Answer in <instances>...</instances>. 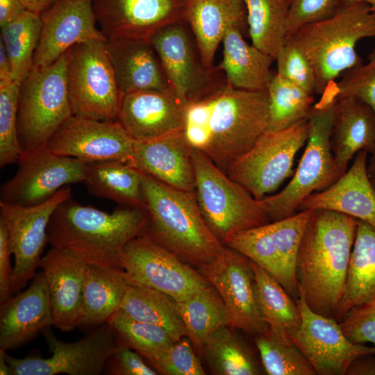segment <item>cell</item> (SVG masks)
I'll return each mask as SVG.
<instances>
[{"mask_svg": "<svg viewBox=\"0 0 375 375\" xmlns=\"http://www.w3.org/2000/svg\"><path fill=\"white\" fill-rule=\"evenodd\" d=\"M367 151H358L352 165L336 182L308 196L297 210H334L375 228V192L367 175Z\"/></svg>", "mask_w": 375, "mask_h": 375, "instance_id": "cell-27", "label": "cell"}, {"mask_svg": "<svg viewBox=\"0 0 375 375\" xmlns=\"http://www.w3.org/2000/svg\"><path fill=\"white\" fill-rule=\"evenodd\" d=\"M107 323L119 344L137 351L147 359L176 342L162 327L135 319L121 309Z\"/></svg>", "mask_w": 375, "mask_h": 375, "instance_id": "cell-41", "label": "cell"}, {"mask_svg": "<svg viewBox=\"0 0 375 375\" xmlns=\"http://www.w3.org/2000/svg\"><path fill=\"white\" fill-rule=\"evenodd\" d=\"M106 48L122 97L141 91L171 90L149 40L107 39Z\"/></svg>", "mask_w": 375, "mask_h": 375, "instance_id": "cell-26", "label": "cell"}, {"mask_svg": "<svg viewBox=\"0 0 375 375\" xmlns=\"http://www.w3.org/2000/svg\"><path fill=\"white\" fill-rule=\"evenodd\" d=\"M289 38L309 60L315 94H322L338 77L363 63L356 45L375 38V12L365 2L345 3L332 17L304 25Z\"/></svg>", "mask_w": 375, "mask_h": 375, "instance_id": "cell-5", "label": "cell"}, {"mask_svg": "<svg viewBox=\"0 0 375 375\" xmlns=\"http://www.w3.org/2000/svg\"><path fill=\"white\" fill-rule=\"evenodd\" d=\"M268 102L267 89L245 90L225 83L186 105L185 138L226 173L230 165L250 150L266 131Z\"/></svg>", "mask_w": 375, "mask_h": 375, "instance_id": "cell-1", "label": "cell"}, {"mask_svg": "<svg viewBox=\"0 0 375 375\" xmlns=\"http://www.w3.org/2000/svg\"><path fill=\"white\" fill-rule=\"evenodd\" d=\"M245 29L238 25L228 29L222 42V60L217 67L228 85L245 90H264L274 76L270 68L274 59L247 42L242 34Z\"/></svg>", "mask_w": 375, "mask_h": 375, "instance_id": "cell-30", "label": "cell"}, {"mask_svg": "<svg viewBox=\"0 0 375 375\" xmlns=\"http://www.w3.org/2000/svg\"><path fill=\"white\" fill-rule=\"evenodd\" d=\"M374 295L375 228L358 219L345 290L338 309V322L345 317L352 307Z\"/></svg>", "mask_w": 375, "mask_h": 375, "instance_id": "cell-33", "label": "cell"}, {"mask_svg": "<svg viewBox=\"0 0 375 375\" xmlns=\"http://www.w3.org/2000/svg\"><path fill=\"white\" fill-rule=\"evenodd\" d=\"M135 140L117 121H100L73 115L46 143L52 152L84 163L105 160L129 162Z\"/></svg>", "mask_w": 375, "mask_h": 375, "instance_id": "cell-19", "label": "cell"}, {"mask_svg": "<svg viewBox=\"0 0 375 375\" xmlns=\"http://www.w3.org/2000/svg\"><path fill=\"white\" fill-rule=\"evenodd\" d=\"M88 264L75 253L51 247L40 267L45 278L56 328L68 332L81 325Z\"/></svg>", "mask_w": 375, "mask_h": 375, "instance_id": "cell-22", "label": "cell"}, {"mask_svg": "<svg viewBox=\"0 0 375 375\" xmlns=\"http://www.w3.org/2000/svg\"><path fill=\"white\" fill-rule=\"evenodd\" d=\"M12 254L6 226L0 219V303L13 295L10 256Z\"/></svg>", "mask_w": 375, "mask_h": 375, "instance_id": "cell-50", "label": "cell"}, {"mask_svg": "<svg viewBox=\"0 0 375 375\" xmlns=\"http://www.w3.org/2000/svg\"><path fill=\"white\" fill-rule=\"evenodd\" d=\"M190 0H93L99 30L107 39L149 40L164 27L185 20Z\"/></svg>", "mask_w": 375, "mask_h": 375, "instance_id": "cell-20", "label": "cell"}, {"mask_svg": "<svg viewBox=\"0 0 375 375\" xmlns=\"http://www.w3.org/2000/svg\"><path fill=\"white\" fill-rule=\"evenodd\" d=\"M301 323L290 342L306 356L319 375H346L353 360L375 354V347L356 344L344 333L340 322L313 312L302 296L296 300Z\"/></svg>", "mask_w": 375, "mask_h": 375, "instance_id": "cell-18", "label": "cell"}, {"mask_svg": "<svg viewBox=\"0 0 375 375\" xmlns=\"http://www.w3.org/2000/svg\"><path fill=\"white\" fill-rule=\"evenodd\" d=\"M190 340L183 337L169 347L157 351L147 360L167 375H203L202 365L194 352Z\"/></svg>", "mask_w": 375, "mask_h": 375, "instance_id": "cell-44", "label": "cell"}, {"mask_svg": "<svg viewBox=\"0 0 375 375\" xmlns=\"http://www.w3.org/2000/svg\"><path fill=\"white\" fill-rule=\"evenodd\" d=\"M26 10L22 0H0V27L12 22Z\"/></svg>", "mask_w": 375, "mask_h": 375, "instance_id": "cell-51", "label": "cell"}, {"mask_svg": "<svg viewBox=\"0 0 375 375\" xmlns=\"http://www.w3.org/2000/svg\"><path fill=\"white\" fill-rule=\"evenodd\" d=\"M14 81L10 61L3 42L0 40V88H4Z\"/></svg>", "mask_w": 375, "mask_h": 375, "instance_id": "cell-53", "label": "cell"}, {"mask_svg": "<svg viewBox=\"0 0 375 375\" xmlns=\"http://www.w3.org/2000/svg\"><path fill=\"white\" fill-rule=\"evenodd\" d=\"M251 44L276 59L287 40L291 0H242Z\"/></svg>", "mask_w": 375, "mask_h": 375, "instance_id": "cell-36", "label": "cell"}, {"mask_svg": "<svg viewBox=\"0 0 375 375\" xmlns=\"http://www.w3.org/2000/svg\"><path fill=\"white\" fill-rule=\"evenodd\" d=\"M367 175L369 181L375 192V153L372 154L368 164H367Z\"/></svg>", "mask_w": 375, "mask_h": 375, "instance_id": "cell-55", "label": "cell"}, {"mask_svg": "<svg viewBox=\"0 0 375 375\" xmlns=\"http://www.w3.org/2000/svg\"><path fill=\"white\" fill-rule=\"evenodd\" d=\"M198 270L220 294L229 327L255 335L269 328L259 308L254 274L247 256L225 245L216 259Z\"/></svg>", "mask_w": 375, "mask_h": 375, "instance_id": "cell-17", "label": "cell"}, {"mask_svg": "<svg viewBox=\"0 0 375 375\" xmlns=\"http://www.w3.org/2000/svg\"><path fill=\"white\" fill-rule=\"evenodd\" d=\"M120 309L135 319L162 327L175 341L188 337L177 302L165 293L128 284Z\"/></svg>", "mask_w": 375, "mask_h": 375, "instance_id": "cell-35", "label": "cell"}, {"mask_svg": "<svg viewBox=\"0 0 375 375\" xmlns=\"http://www.w3.org/2000/svg\"><path fill=\"white\" fill-rule=\"evenodd\" d=\"M308 119L278 131H265L253 147L234 161L227 175L256 200L276 190L294 174L296 154L306 143Z\"/></svg>", "mask_w": 375, "mask_h": 375, "instance_id": "cell-11", "label": "cell"}, {"mask_svg": "<svg viewBox=\"0 0 375 375\" xmlns=\"http://www.w3.org/2000/svg\"><path fill=\"white\" fill-rule=\"evenodd\" d=\"M142 178L146 235L188 265L200 267L216 259L225 245L207 224L195 191L176 189L142 172Z\"/></svg>", "mask_w": 375, "mask_h": 375, "instance_id": "cell-4", "label": "cell"}, {"mask_svg": "<svg viewBox=\"0 0 375 375\" xmlns=\"http://www.w3.org/2000/svg\"><path fill=\"white\" fill-rule=\"evenodd\" d=\"M185 22L204 66L212 69L216 51L228 29L234 25L247 27V10L242 0H190Z\"/></svg>", "mask_w": 375, "mask_h": 375, "instance_id": "cell-29", "label": "cell"}, {"mask_svg": "<svg viewBox=\"0 0 375 375\" xmlns=\"http://www.w3.org/2000/svg\"><path fill=\"white\" fill-rule=\"evenodd\" d=\"M185 105L169 91H141L122 97L117 121L135 140L183 129Z\"/></svg>", "mask_w": 375, "mask_h": 375, "instance_id": "cell-24", "label": "cell"}, {"mask_svg": "<svg viewBox=\"0 0 375 375\" xmlns=\"http://www.w3.org/2000/svg\"><path fill=\"white\" fill-rule=\"evenodd\" d=\"M42 28L33 67H47L73 46L107 39L101 32L93 0H58L41 14Z\"/></svg>", "mask_w": 375, "mask_h": 375, "instance_id": "cell-21", "label": "cell"}, {"mask_svg": "<svg viewBox=\"0 0 375 375\" xmlns=\"http://www.w3.org/2000/svg\"><path fill=\"white\" fill-rule=\"evenodd\" d=\"M42 333L50 356L17 358L6 353L11 375H99L119 345L108 323L73 342L58 339L49 328Z\"/></svg>", "mask_w": 375, "mask_h": 375, "instance_id": "cell-13", "label": "cell"}, {"mask_svg": "<svg viewBox=\"0 0 375 375\" xmlns=\"http://www.w3.org/2000/svg\"><path fill=\"white\" fill-rule=\"evenodd\" d=\"M340 324L352 342L375 345V295L352 307Z\"/></svg>", "mask_w": 375, "mask_h": 375, "instance_id": "cell-48", "label": "cell"}, {"mask_svg": "<svg viewBox=\"0 0 375 375\" xmlns=\"http://www.w3.org/2000/svg\"><path fill=\"white\" fill-rule=\"evenodd\" d=\"M137 351L119 344L107 361L103 372L111 375H156Z\"/></svg>", "mask_w": 375, "mask_h": 375, "instance_id": "cell-49", "label": "cell"}, {"mask_svg": "<svg viewBox=\"0 0 375 375\" xmlns=\"http://www.w3.org/2000/svg\"><path fill=\"white\" fill-rule=\"evenodd\" d=\"M251 266L254 274L257 301L263 319L276 338L291 342L290 337L301 323L296 301L264 269L251 260Z\"/></svg>", "mask_w": 375, "mask_h": 375, "instance_id": "cell-34", "label": "cell"}, {"mask_svg": "<svg viewBox=\"0 0 375 375\" xmlns=\"http://www.w3.org/2000/svg\"><path fill=\"white\" fill-rule=\"evenodd\" d=\"M128 284L120 267L88 265L81 325L106 324L120 309Z\"/></svg>", "mask_w": 375, "mask_h": 375, "instance_id": "cell-32", "label": "cell"}, {"mask_svg": "<svg viewBox=\"0 0 375 375\" xmlns=\"http://www.w3.org/2000/svg\"><path fill=\"white\" fill-rule=\"evenodd\" d=\"M336 101L337 99L333 98L313 106L308 118L305 151L292 179L278 193L259 200L271 222L294 215L306 198L326 190L343 175L331 147Z\"/></svg>", "mask_w": 375, "mask_h": 375, "instance_id": "cell-6", "label": "cell"}, {"mask_svg": "<svg viewBox=\"0 0 375 375\" xmlns=\"http://www.w3.org/2000/svg\"><path fill=\"white\" fill-rule=\"evenodd\" d=\"M331 147L342 174L360 150L375 153V113L367 103L353 96L337 99Z\"/></svg>", "mask_w": 375, "mask_h": 375, "instance_id": "cell-28", "label": "cell"}, {"mask_svg": "<svg viewBox=\"0 0 375 375\" xmlns=\"http://www.w3.org/2000/svg\"><path fill=\"white\" fill-rule=\"evenodd\" d=\"M256 345L269 375H315V369L292 342L276 338L269 328L256 335Z\"/></svg>", "mask_w": 375, "mask_h": 375, "instance_id": "cell-42", "label": "cell"}, {"mask_svg": "<svg viewBox=\"0 0 375 375\" xmlns=\"http://www.w3.org/2000/svg\"><path fill=\"white\" fill-rule=\"evenodd\" d=\"M21 81L0 88V167L16 162L22 155L17 136V112Z\"/></svg>", "mask_w": 375, "mask_h": 375, "instance_id": "cell-43", "label": "cell"}, {"mask_svg": "<svg viewBox=\"0 0 375 375\" xmlns=\"http://www.w3.org/2000/svg\"><path fill=\"white\" fill-rule=\"evenodd\" d=\"M357 227L358 219L351 216L313 210L298 251L299 295L313 312L336 321Z\"/></svg>", "mask_w": 375, "mask_h": 375, "instance_id": "cell-2", "label": "cell"}, {"mask_svg": "<svg viewBox=\"0 0 375 375\" xmlns=\"http://www.w3.org/2000/svg\"><path fill=\"white\" fill-rule=\"evenodd\" d=\"M83 183L96 197L121 206L146 208L142 172L128 162L112 160L85 163Z\"/></svg>", "mask_w": 375, "mask_h": 375, "instance_id": "cell-31", "label": "cell"}, {"mask_svg": "<svg viewBox=\"0 0 375 375\" xmlns=\"http://www.w3.org/2000/svg\"><path fill=\"white\" fill-rule=\"evenodd\" d=\"M312 210L298 213L228 237L224 245L241 253L274 277L297 300V259Z\"/></svg>", "mask_w": 375, "mask_h": 375, "instance_id": "cell-10", "label": "cell"}, {"mask_svg": "<svg viewBox=\"0 0 375 375\" xmlns=\"http://www.w3.org/2000/svg\"><path fill=\"white\" fill-rule=\"evenodd\" d=\"M335 88L337 99L349 96L358 97L375 113V47L369 54L368 62L345 72Z\"/></svg>", "mask_w": 375, "mask_h": 375, "instance_id": "cell-46", "label": "cell"}, {"mask_svg": "<svg viewBox=\"0 0 375 375\" xmlns=\"http://www.w3.org/2000/svg\"><path fill=\"white\" fill-rule=\"evenodd\" d=\"M26 10L41 14L58 0H22Z\"/></svg>", "mask_w": 375, "mask_h": 375, "instance_id": "cell-54", "label": "cell"}, {"mask_svg": "<svg viewBox=\"0 0 375 375\" xmlns=\"http://www.w3.org/2000/svg\"><path fill=\"white\" fill-rule=\"evenodd\" d=\"M177 306L188 338L197 348L201 349L207 338L216 330L229 325L224 301L211 284L188 299L177 302Z\"/></svg>", "mask_w": 375, "mask_h": 375, "instance_id": "cell-37", "label": "cell"}, {"mask_svg": "<svg viewBox=\"0 0 375 375\" xmlns=\"http://www.w3.org/2000/svg\"><path fill=\"white\" fill-rule=\"evenodd\" d=\"M6 351L0 350V374L11 375L9 365L6 359Z\"/></svg>", "mask_w": 375, "mask_h": 375, "instance_id": "cell-56", "label": "cell"}, {"mask_svg": "<svg viewBox=\"0 0 375 375\" xmlns=\"http://www.w3.org/2000/svg\"><path fill=\"white\" fill-rule=\"evenodd\" d=\"M171 90L186 106L212 92L226 83L223 72L206 68L195 39L185 22L168 25L149 39Z\"/></svg>", "mask_w": 375, "mask_h": 375, "instance_id": "cell-14", "label": "cell"}, {"mask_svg": "<svg viewBox=\"0 0 375 375\" xmlns=\"http://www.w3.org/2000/svg\"><path fill=\"white\" fill-rule=\"evenodd\" d=\"M15 174L5 182L0 191V201L19 206L43 203L61 188L83 183L85 163L63 156L42 145L22 152Z\"/></svg>", "mask_w": 375, "mask_h": 375, "instance_id": "cell-15", "label": "cell"}, {"mask_svg": "<svg viewBox=\"0 0 375 375\" xmlns=\"http://www.w3.org/2000/svg\"><path fill=\"white\" fill-rule=\"evenodd\" d=\"M201 349L215 374L256 375L260 373L249 349L227 326L213 332Z\"/></svg>", "mask_w": 375, "mask_h": 375, "instance_id": "cell-40", "label": "cell"}, {"mask_svg": "<svg viewBox=\"0 0 375 375\" xmlns=\"http://www.w3.org/2000/svg\"><path fill=\"white\" fill-rule=\"evenodd\" d=\"M346 374L375 375V354H365L353 360Z\"/></svg>", "mask_w": 375, "mask_h": 375, "instance_id": "cell-52", "label": "cell"}, {"mask_svg": "<svg viewBox=\"0 0 375 375\" xmlns=\"http://www.w3.org/2000/svg\"><path fill=\"white\" fill-rule=\"evenodd\" d=\"M41 28V15L28 10L1 28L0 40L10 61L14 81H22L33 67Z\"/></svg>", "mask_w": 375, "mask_h": 375, "instance_id": "cell-39", "label": "cell"}, {"mask_svg": "<svg viewBox=\"0 0 375 375\" xmlns=\"http://www.w3.org/2000/svg\"><path fill=\"white\" fill-rule=\"evenodd\" d=\"M0 303V350L17 348L53 324L49 290L42 272L24 291Z\"/></svg>", "mask_w": 375, "mask_h": 375, "instance_id": "cell-23", "label": "cell"}, {"mask_svg": "<svg viewBox=\"0 0 375 375\" xmlns=\"http://www.w3.org/2000/svg\"><path fill=\"white\" fill-rule=\"evenodd\" d=\"M191 158L199 208L209 228L223 244L231 235L271 222L260 201L203 151L191 147Z\"/></svg>", "mask_w": 375, "mask_h": 375, "instance_id": "cell-7", "label": "cell"}, {"mask_svg": "<svg viewBox=\"0 0 375 375\" xmlns=\"http://www.w3.org/2000/svg\"><path fill=\"white\" fill-rule=\"evenodd\" d=\"M107 39L77 44L67 51V85L73 115L117 121L122 100L108 54Z\"/></svg>", "mask_w": 375, "mask_h": 375, "instance_id": "cell-9", "label": "cell"}, {"mask_svg": "<svg viewBox=\"0 0 375 375\" xmlns=\"http://www.w3.org/2000/svg\"><path fill=\"white\" fill-rule=\"evenodd\" d=\"M120 267L128 284L158 290L176 302L188 299L210 285L199 270L190 267L146 234L126 244Z\"/></svg>", "mask_w": 375, "mask_h": 375, "instance_id": "cell-12", "label": "cell"}, {"mask_svg": "<svg viewBox=\"0 0 375 375\" xmlns=\"http://www.w3.org/2000/svg\"><path fill=\"white\" fill-rule=\"evenodd\" d=\"M72 197L69 186L61 188L47 201L34 206L0 201V219L4 222L15 258L13 293L20 291L36 275L48 240V226L56 208Z\"/></svg>", "mask_w": 375, "mask_h": 375, "instance_id": "cell-16", "label": "cell"}, {"mask_svg": "<svg viewBox=\"0 0 375 375\" xmlns=\"http://www.w3.org/2000/svg\"><path fill=\"white\" fill-rule=\"evenodd\" d=\"M148 226L146 208L121 206L107 212L70 197L53 212L47 233L51 247L69 250L88 265L120 267L126 244L147 234Z\"/></svg>", "mask_w": 375, "mask_h": 375, "instance_id": "cell-3", "label": "cell"}, {"mask_svg": "<svg viewBox=\"0 0 375 375\" xmlns=\"http://www.w3.org/2000/svg\"><path fill=\"white\" fill-rule=\"evenodd\" d=\"M351 2H365L369 5L370 10L375 12V0H345V3Z\"/></svg>", "mask_w": 375, "mask_h": 375, "instance_id": "cell-57", "label": "cell"}, {"mask_svg": "<svg viewBox=\"0 0 375 375\" xmlns=\"http://www.w3.org/2000/svg\"><path fill=\"white\" fill-rule=\"evenodd\" d=\"M345 0H291L287 20V38L304 25L335 15Z\"/></svg>", "mask_w": 375, "mask_h": 375, "instance_id": "cell-47", "label": "cell"}, {"mask_svg": "<svg viewBox=\"0 0 375 375\" xmlns=\"http://www.w3.org/2000/svg\"><path fill=\"white\" fill-rule=\"evenodd\" d=\"M128 163L176 189L195 191L191 147L183 129L153 139L135 140Z\"/></svg>", "mask_w": 375, "mask_h": 375, "instance_id": "cell-25", "label": "cell"}, {"mask_svg": "<svg viewBox=\"0 0 375 375\" xmlns=\"http://www.w3.org/2000/svg\"><path fill=\"white\" fill-rule=\"evenodd\" d=\"M276 73L303 89L315 94V76L307 57L290 38L279 51L276 59Z\"/></svg>", "mask_w": 375, "mask_h": 375, "instance_id": "cell-45", "label": "cell"}, {"mask_svg": "<svg viewBox=\"0 0 375 375\" xmlns=\"http://www.w3.org/2000/svg\"><path fill=\"white\" fill-rule=\"evenodd\" d=\"M268 117L266 131L288 128L308 119L314 96L276 73L267 85Z\"/></svg>", "mask_w": 375, "mask_h": 375, "instance_id": "cell-38", "label": "cell"}, {"mask_svg": "<svg viewBox=\"0 0 375 375\" xmlns=\"http://www.w3.org/2000/svg\"><path fill=\"white\" fill-rule=\"evenodd\" d=\"M67 85V52L51 65L33 67L21 81L17 136L22 152L46 144L72 117Z\"/></svg>", "mask_w": 375, "mask_h": 375, "instance_id": "cell-8", "label": "cell"}]
</instances>
